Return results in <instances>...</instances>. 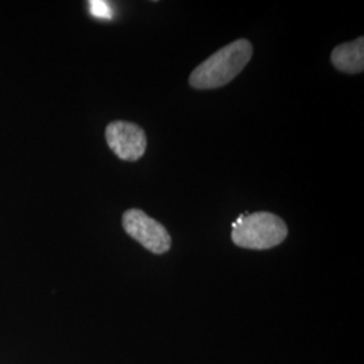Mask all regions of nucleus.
<instances>
[{"label":"nucleus","mask_w":364,"mask_h":364,"mask_svg":"<svg viewBox=\"0 0 364 364\" xmlns=\"http://www.w3.org/2000/svg\"><path fill=\"white\" fill-rule=\"evenodd\" d=\"M252 52L250 41L236 39L197 66L189 77V84L200 91L227 85L247 65Z\"/></svg>","instance_id":"nucleus-1"},{"label":"nucleus","mask_w":364,"mask_h":364,"mask_svg":"<svg viewBox=\"0 0 364 364\" xmlns=\"http://www.w3.org/2000/svg\"><path fill=\"white\" fill-rule=\"evenodd\" d=\"M90 11L95 18H105V19L112 18V10H111L109 4L103 0L90 1Z\"/></svg>","instance_id":"nucleus-6"},{"label":"nucleus","mask_w":364,"mask_h":364,"mask_svg":"<svg viewBox=\"0 0 364 364\" xmlns=\"http://www.w3.org/2000/svg\"><path fill=\"white\" fill-rule=\"evenodd\" d=\"M332 64L336 69L344 73L356 75L362 73L364 69V38H359L338 45L331 55Z\"/></svg>","instance_id":"nucleus-5"},{"label":"nucleus","mask_w":364,"mask_h":364,"mask_svg":"<svg viewBox=\"0 0 364 364\" xmlns=\"http://www.w3.org/2000/svg\"><path fill=\"white\" fill-rule=\"evenodd\" d=\"M287 225L270 212L245 213L232 223V242L237 247L269 250L281 245L287 236Z\"/></svg>","instance_id":"nucleus-2"},{"label":"nucleus","mask_w":364,"mask_h":364,"mask_svg":"<svg viewBox=\"0 0 364 364\" xmlns=\"http://www.w3.org/2000/svg\"><path fill=\"white\" fill-rule=\"evenodd\" d=\"M105 139L109 149L123 161H138L146 153V134L135 123L122 120L109 123L105 129Z\"/></svg>","instance_id":"nucleus-4"},{"label":"nucleus","mask_w":364,"mask_h":364,"mask_svg":"<svg viewBox=\"0 0 364 364\" xmlns=\"http://www.w3.org/2000/svg\"><path fill=\"white\" fill-rule=\"evenodd\" d=\"M123 228L132 239L141 243L150 252L161 255L171 247V237L168 230L159 223L151 219L141 209H129L123 215Z\"/></svg>","instance_id":"nucleus-3"}]
</instances>
